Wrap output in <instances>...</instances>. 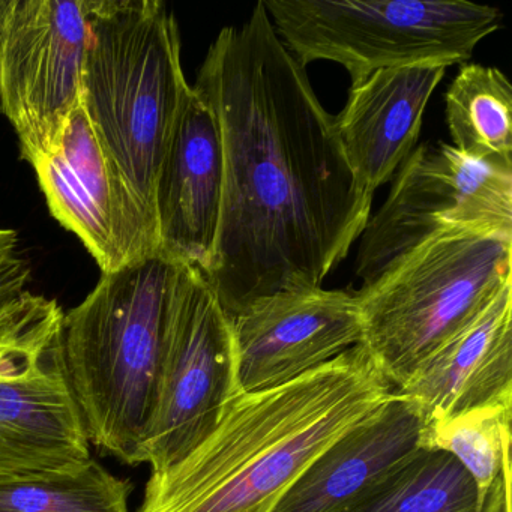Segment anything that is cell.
I'll return each instance as SVG.
<instances>
[{
	"label": "cell",
	"mask_w": 512,
	"mask_h": 512,
	"mask_svg": "<svg viewBox=\"0 0 512 512\" xmlns=\"http://www.w3.org/2000/svg\"><path fill=\"white\" fill-rule=\"evenodd\" d=\"M449 232L512 236V161L469 157L445 142L413 149L359 238L355 275L370 283L416 245Z\"/></svg>",
	"instance_id": "obj_9"
},
{
	"label": "cell",
	"mask_w": 512,
	"mask_h": 512,
	"mask_svg": "<svg viewBox=\"0 0 512 512\" xmlns=\"http://www.w3.org/2000/svg\"><path fill=\"white\" fill-rule=\"evenodd\" d=\"M64 310L26 289L0 301V476L91 460L62 349Z\"/></svg>",
	"instance_id": "obj_7"
},
{
	"label": "cell",
	"mask_w": 512,
	"mask_h": 512,
	"mask_svg": "<svg viewBox=\"0 0 512 512\" xmlns=\"http://www.w3.org/2000/svg\"><path fill=\"white\" fill-rule=\"evenodd\" d=\"M224 155L211 107L188 89L154 187L160 253L205 275L220 226Z\"/></svg>",
	"instance_id": "obj_13"
},
{
	"label": "cell",
	"mask_w": 512,
	"mask_h": 512,
	"mask_svg": "<svg viewBox=\"0 0 512 512\" xmlns=\"http://www.w3.org/2000/svg\"><path fill=\"white\" fill-rule=\"evenodd\" d=\"M241 392L286 385L362 344L356 293L283 290L232 317Z\"/></svg>",
	"instance_id": "obj_12"
},
{
	"label": "cell",
	"mask_w": 512,
	"mask_h": 512,
	"mask_svg": "<svg viewBox=\"0 0 512 512\" xmlns=\"http://www.w3.org/2000/svg\"><path fill=\"white\" fill-rule=\"evenodd\" d=\"M347 512H479L478 494L449 452L424 448Z\"/></svg>",
	"instance_id": "obj_20"
},
{
	"label": "cell",
	"mask_w": 512,
	"mask_h": 512,
	"mask_svg": "<svg viewBox=\"0 0 512 512\" xmlns=\"http://www.w3.org/2000/svg\"><path fill=\"white\" fill-rule=\"evenodd\" d=\"M281 43L307 68L331 61L352 86L377 70L466 64L502 28L499 8L464 0H263Z\"/></svg>",
	"instance_id": "obj_6"
},
{
	"label": "cell",
	"mask_w": 512,
	"mask_h": 512,
	"mask_svg": "<svg viewBox=\"0 0 512 512\" xmlns=\"http://www.w3.org/2000/svg\"><path fill=\"white\" fill-rule=\"evenodd\" d=\"M512 403L494 404L427 425L425 448L449 452L469 473L479 512H511Z\"/></svg>",
	"instance_id": "obj_17"
},
{
	"label": "cell",
	"mask_w": 512,
	"mask_h": 512,
	"mask_svg": "<svg viewBox=\"0 0 512 512\" xmlns=\"http://www.w3.org/2000/svg\"><path fill=\"white\" fill-rule=\"evenodd\" d=\"M445 116L455 149L512 161V86L502 71L464 64L446 91Z\"/></svg>",
	"instance_id": "obj_18"
},
{
	"label": "cell",
	"mask_w": 512,
	"mask_h": 512,
	"mask_svg": "<svg viewBox=\"0 0 512 512\" xmlns=\"http://www.w3.org/2000/svg\"><path fill=\"white\" fill-rule=\"evenodd\" d=\"M445 71L440 65L385 68L350 86L335 128L364 193L374 196L412 154L425 107Z\"/></svg>",
	"instance_id": "obj_15"
},
{
	"label": "cell",
	"mask_w": 512,
	"mask_h": 512,
	"mask_svg": "<svg viewBox=\"0 0 512 512\" xmlns=\"http://www.w3.org/2000/svg\"><path fill=\"white\" fill-rule=\"evenodd\" d=\"M86 8L80 104L154 215L155 179L190 89L178 22L160 0H86Z\"/></svg>",
	"instance_id": "obj_4"
},
{
	"label": "cell",
	"mask_w": 512,
	"mask_h": 512,
	"mask_svg": "<svg viewBox=\"0 0 512 512\" xmlns=\"http://www.w3.org/2000/svg\"><path fill=\"white\" fill-rule=\"evenodd\" d=\"M32 167L53 217L80 239L103 274L160 253L154 215L107 154L82 104Z\"/></svg>",
	"instance_id": "obj_11"
},
{
	"label": "cell",
	"mask_w": 512,
	"mask_h": 512,
	"mask_svg": "<svg viewBox=\"0 0 512 512\" xmlns=\"http://www.w3.org/2000/svg\"><path fill=\"white\" fill-rule=\"evenodd\" d=\"M194 91L224 155L220 226L203 277L230 317L283 290L322 287L371 217L335 128L263 0L215 38Z\"/></svg>",
	"instance_id": "obj_1"
},
{
	"label": "cell",
	"mask_w": 512,
	"mask_h": 512,
	"mask_svg": "<svg viewBox=\"0 0 512 512\" xmlns=\"http://www.w3.org/2000/svg\"><path fill=\"white\" fill-rule=\"evenodd\" d=\"M394 391L362 344L277 388L241 392L139 512H271L298 476Z\"/></svg>",
	"instance_id": "obj_2"
},
{
	"label": "cell",
	"mask_w": 512,
	"mask_h": 512,
	"mask_svg": "<svg viewBox=\"0 0 512 512\" xmlns=\"http://www.w3.org/2000/svg\"><path fill=\"white\" fill-rule=\"evenodd\" d=\"M241 394L232 317L197 269L182 265L173 292L142 464L163 472L196 449Z\"/></svg>",
	"instance_id": "obj_8"
},
{
	"label": "cell",
	"mask_w": 512,
	"mask_h": 512,
	"mask_svg": "<svg viewBox=\"0 0 512 512\" xmlns=\"http://www.w3.org/2000/svg\"><path fill=\"white\" fill-rule=\"evenodd\" d=\"M508 283L512 236H433L389 263L356 292L362 346L392 389L401 388Z\"/></svg>",
	"instance_id": "obj_5"
},
{
	"label": "cell",
	"mask_w": 512,
	"mask_h": 512,
	"mask_svg": "<svg viewBox=\"0 0 512 512\" xmlns=\"http://www.w3.org/2000/svg\"><path fill=\"white\" fill-rule=\"evenodd\" d=\"M181 268L152 254L103 274L85 301L64 314L65 367L89 443L130 466L142 464Z\"/></svg>",
	"instance_id": "obj_3"
},
{
	"label": "cell",
	"mask_w": 512,
	"mask_h": 512,
	"mask_svg": "<svg viewBox=\"0 0 512 512\" xmlns=\"http://www.w3.org/2000/svg\"><path fill=\"white\" fill-rule=\"evenodd\" d=\"M394 391L421 407L427 425L512 403V283Z\"/></svg>",
	"instance_id": "obj_16"
},
{
	"label": "cell",
	"mask_w": 512,
	"mask_h": 512,
	"mask_svg": "<svg viewBox=\"0 0 512 512\" xmlns=\"http://www.w3.org/2000/svg\"><path fill=\"white\" fill-rule=\"evenodd\" d=\"M88 40L86 0H0V113L28 163L80 106Z\"/></svg>",
	"instance_id": "obj_10"
},
{
	"label": "cell",
	"mask_w": 512,
	"mask_h": 512,
	"mask_svg": "<svg viewBox=\"0 0 512 512\" xmlns=\"http://www.w3.org/2000/svg\"><path fill=\"white\" fill-rule=\"evenodd\" d=\"M29 275L31 271L20 251L17 232L0 229V301L25 292Z\"/></svg>",
	"instance_id": "obj_21"
},
{
	"label": "cell",
	"mask_w": 512,
	"mask_h": 512,
	"mask_svg": "<svg viewBox=\"0 0 512 512\" xmlns=\"http://www.w3.org/2000/svg\"><path fill=\"white\" fill-rule=\"evenodd\" d=\"M421 407L392 391L290 485L271 512H347L425 448Z\"/></svg>",
	"instance_id": "obj_14"
},
{
	"label": "cell",
	"mask_w": 512,
	"mask_h": 512,
	"mask_svg": "<svg viewBox=\"0 0 512 512\" xmlns=\"http://www.w3.org/2000/svg\"><path fill=\"white\" fill-rule=\"evenodd\" d=\"M131 490L91 458L73 469L0 476V512H128Z\"/></svg>",
	"instance_id": "obj_19"
}]
</instances>
